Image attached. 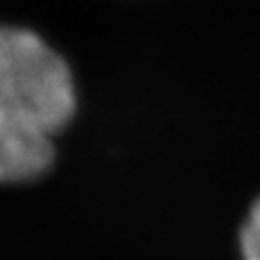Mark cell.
Here are the masks:
<instances>
[{"instance_id":"6da1fadb","label":"cell","mask_w":260,"mask_h":260,"mask_svg":"<svg viewBox=\"0 0 260 260\" xmlns=\"http://www.w3.org/2000/svg\"><path fill=\"white\" fill-rule=\"evenodd\" d=\"M73 112L69 64L35 32L0 25V183L39 178Z\"/></svg>"},{"instance_id":"7a4b0ae2","label":"cell","mask_w":260,"mask_h":260,"mask_svg":"<svg viewBox=\"0 0 260 260\" xmlns=\"http://www.w3.org/2000/svg\"><path fill=\"white\" fill-rule=\"evenodd\" d=\"M242 260H260V199L251 206L240 231Z\"/></svg>"}]
</instances>
